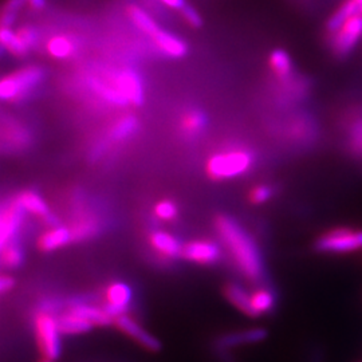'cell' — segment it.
I'll use <instances>...</instances> for the list:
<instances>
[{
    "label": "cell",
    "mask_w": 362,
    "mask_h": 362,
    "mask_svg": "<svg viewBox=\"0 0 362 362\" xmlns=\"http://www.w3.org/2000/svg\"><path fill=\"white\" fill-rule=\"evenodd\" d=\"M58 325L62 336L86 334L94 329V326L88 320L70 310H66L58 315Z\"/></svg>",
    "instance_id": "obj_21"
},
{
    "label": "cell",
    "mask_w": 362,
    "mask_h": 362,
    "mask_svg": "<svg viewBox=\"0 0 362 362\" xmlns=\"http://www.w3.org/2000/svg\"><path fill=\"white\" fill-rule=\"evenodd\" d=\"M133 299V290L125 282H113L105 288V310L113 318L127 313Z\"/></svg>",
    "instance_id": "obj_10"
},
{
    "label": "cell",
    "mask_w": 362,
    "mask_h": 362,
    "mask_svg": "<svg viewBox=\"0 0 362 362\" xmlns=\"http://www.w3.org/2000/svg\"><path fill=\"white\" fill-rule=\"evenodd\" d=\"M153 212H155L156 218L163 220V221H172L179 216L177 204L168 199L157 202L153 207Z\"/></svg>",
    "instance_id": "obj_30"
},
{
    "label": "cell",
    "mask_w": 362,
    "mask_h": 362,
    "mask_svg": "<svg viewBox=\"0 0 362 362\" xmlns=\"http://www.w3.org/2000/svg\"><path fill=\"white\" fill-rule=\"evenodd\" d=\"M224 297L233 305L235 309L246 314L248 317L254 318V311L251 306V293L236 282H228L223 288Z\"/></svg>",
    "instance_id": "obj_20"
},
{
    "label": "cell",
    "mask_w": 362,
    "mask_h": 362,
    "mask_svg": "<svg viewBox=\"0 0 362 362\" xmlns=\"http://www.w3.org/2000/svg\"><path fill=\"white\" fill-rule=\"evenodd\" d=\"M13 287H15V281H13V276L0 274V294H6V293L11 291Z\"/></svg>",
    "instance_id": "obj_35"
},
{
    "label": "cell",
    "mask_w": 362,
    "mask_h": 362,
    "mask_svg": "<svg viewBox=\"0 0 362 362\" xmlns=\"http://www.w3.org/2000/svg\"><path fill=\"white\" fill-rule=\"evenodd\" d=\"M356 3H357V6H358V8H360V11L362 13V0H354Z\"/></svg>",
    "instance_id": "obj_38"
},
{
    "label": "cell",
    "mask_w": 362,
    "mask_h": 362,
    "mask_svg": "<svg viewBox=\"0 0 362 362\" xmlns=\"http://www.w3.org/2000/svg\"><path fill=\"white\" fill-rule=\"evenodd\" d=\"M269 65L272 74L281 81H287L293 74V61L288 52L284 49H276L270 54Z\"/></svg>",
    "instance_id": "obj_27"
},
{
    "label": "cell",
    "mask_w": 362,
    "mask_h": 362,
    "mask_svg": "<svg viewBox=\"0 0 362 362\" xmlns=\"http://www.w3.org/2000/svg\"><path fill=\"white\" fill-rule=\"evenodd\" d=\"M67 310L73 311L82 318L88 320L94 327H106L113 325V317L104 308L90 305L86 302H76Z\"/></svg>",
    "instance_id": "obj_18"
},
{
    "label": "cell",
    "mask_w": 362,
    "mask_h": 362,
    "mask_svg": "<svg viewBox=\"0 0 362 362\" xmlns=\"http://www.w3.org/2000/svg\"><path fill=\"white\" fill-rule=\"evenodd\" d=\"M113 326L122 334L129 337L134 342H137L141 348L148 351H160L161 350V342L157 337L151 334L146 329H144L141 325L139 324L134 318H132L127 313L121 314L113 320Z\"/></svg>",
    "instance_id": "obj_8"
},
{
    "label": "cell",
    "mask_w": 362,
    "mask_h": 362,
    "mask_svg": "<svg viewBox=\"0 0 362 362\" xmlns=\"http://www.w3.org/2000/svg\"><path fill=\"white\" fill-rule=\"evenodd\" d=\"M25 263V250L13 239L4 243L0 248V264L4 269H19Z\"/></svg>",
    "instance_id": "obj_26"
},
{
    "label": "cell",
    "mask_w": 362,
    "mask_h": 362,
    "mask_svg": "<svg viewBox=\"0 0 362 362\" xmlns=\"http://www.w3.org/2000/svg\"><path fill=\"white\" fill-rule=\"evenodd\" d=\"M320 254H350L362 250V230L339 227L322 233L314 242Z\"/></svg>",
    "instance_id": "obj_5"
},
{
    "label": "cell",
    "mask_w": 362,
    "mask_h": 362,
    "mask_svg": "<svg viewBox=\"0 0 362 362\" xmlns=\"http://www.w3.org/2000/svg\"><path fill=\"white\" fill-rule=\"evenodd\" d=\"M33 324L40 356L52 361L59 360L62 354V333L59 330L58 317L52 311L42 309L35 313Z\"/></svg>",
    "instance_id": "obj_4"
},
{
    "label": "cell",
    "mask_w": 362,
    "mask_h": 362,
    "mask_svg": "<svg viewBox=\"0 0 362 362\" xmlns=\"http://www.w3.org/2000/svg\"><path fill=\"white\" fill-rule=\"evenodd\" d=\"M160 1H161L163 4H165L169 8L177 10V11H180L181 8L187 4L185 0H160Z\"/></svg>",
    "instance_id": "obj_36"
},
{
    "label": "cell",
    "mask_w": 362,
    "mask_h": 362,
    "mask_svg": "<svg viewBox=\"0 0 362 362\" xmlns=\"http://www.w3.org/2000/svg\"><path fill=\"white\" fill-rule=\"evenodd\" d=\"M127 13L129 16L130 22L149 38H152L156 33L161 28L149 13L144 11L141 7H139L136 4L128 6Z\"/></svg>",
    "instance_id": "obj_25"
},
{
    "label": "cell",
    "mask_w": 362,
    "mask_h": 362,
    "mask_svg": "<svg viewBox=\"0 0 362 362\" xmlns=\"http://www.w3.org/2000/svg\"><path fill=\"white\" fill-rule=\"evenodd\" d=\"M278 305V296L270 286H260L254 293H251V306L254 311V318L266 314H272Z\"/></svg>",
    "instance_id": "obj_19"
},
{
    "label": "cell",
    "mask_w": 362,
    "mask_h": 362,
    "mask_svg": "<svg viewBox=\"0 0 362 362\" xmlns=\"http://www.w3.org/2000/svg\"><path fill=\"white\" fill-rule=\"evenodd\" d=\"M38 362H55V361H52V360H49V358H43V357H42V358H40V360H39Z\"/></svg>",
    "instance_id": "obj_39"
},
{
    "label": "cell",
    "mask_w": 362,
    "mask_h": 362,
    "mask_svg": "<svg viewBox=\"0 0 362 362\" xmlns=\"http://www.w3.org/2000/svg\"><path fill=\"white\" fill-rule=\"evenodd\" d=\"M255 165L254 152L243 145H230L207 161V175L215 181L231 180L243 176Z\"/></svg>",
    "instance_id": "obj_2"
},
{
    "label": "cell",
    "mask_w": 362,
    "mask_h": 362,
    "mask_svg": "<svg viewBox=\"0 0 362 362\" xmlns=\"http://www.w3.org/2000/svg\"><path fill=\"white\" fill-rule=\"evenodd\" d=\"M25 214H30L33 216H37L42 220L46 219L49 215H52L50 207L47 202L35 191L26 189L18 194L13 200Z\"/></svg>",
    "instance_id": "obj_17"
},
{
    "label": "cell",
    "mask_w": 362,
    "mask_h": 362,
    "mask_svg": "<svg viewBox=\"0 0 362 362\" xmlns=\"http://www.w3.org/2000/svg\"><path fill=\"white\" fill-rule=\"evenodd\" d=\"M151 39L155 42L156 47L169 58L180 59L188 54V45L164 28H160Z\"/></svg>",
    "instance_id": "obj_16"
},
{
    "label": "cell",
    "mask_w": 362,
    "mask_h": 362,
    "mask_svg": "<svg viewBox=\"0 0 362 362\" xmlns=\"http://www.w3.org/2000/svg\"><path fill=\"white\" fill-rule=\"evenodd\" d=\"M266 338H267V330L263 327H252V329H246V330H239V332H233V333H228V334L220 337L219 339L216 341V349L224 354L228 350L259 344V342L264 341Z\"/></svg>",
    "instance_id": "obj_11"
},
{
    "label": "cell",
    "mask_w": 362,
    "mask_h": 362,
    "mask_svg": "<svg viewBox=\"0 0 362 362\" xmlns=\"http://www.w3.org/2000/svg\"><path fill=\"white\" fill-rule=\"evenodd\" d=\"M46 78V70L38 65H28L0 78V101L15 103L28 97Z\"/></svg>",
    "instance_id": "obj_3"
},
{
    "label": "cell",
    "mask_w": 362,
    "mask_h": 362,
    "mask_svg": "<svg viewBox=\"0 0 362 362\" xmlns=\"http://www.w3.org/2000/svg\"><path fill=\"white\" fill-rule=\"evenodd\" d=\"M16 34L19 35V38L26 43V46L30 50L35 49V46L38 45L39 33L38 30L34 26L26 25V26L19 27L16 30Z\"/></svg>",
    "instance_id": "obj_33"
},
{
    "label": "cell",
    "mask_w": 362,
    "mask_h": 362,
    "mask_svg": "<svg viewBox=\"0 0 362 362\" xmlns=\"http://www.w3.org/2000/svg\"><path fill=\"white\" fill-rule=\"evenodd\" d=\"M357 13H361L357 3L354 0H345L327 19V22H326L327 35H333L349 21L351 16H354Z\"/></svg>",
    "instance_id": "obj_23"
},
{
    "label": "cell",
    "mask_w": 362,
    "mask_h": 362,
    "mask_svg": "<svg viewBox=\"0 0 362 362\" xmlns=\"http://www.w3.org/2000/svg\"><path fill=\"white\" fill-rule=\"evenodd\" d=\"M214 227L219 235L220 242L228 250V254L242 275L255 284L263 281L266 276L264 259L258 243L247 233L246 228L235 218L226 214L216 215Z\"/></svg>",
    "instance_id": "obj_1"
},
{
    "label": "cell",
    "mask_w": 362,
    "mask_h": 362,
    "mask_svg": "<svg viewBox=\"0 0 362 362\" xmlns=\"http://www.w3.org/2000/svg\"><path fill=\"white\" fill-rule=\"evenodd\" d=\"M350 143L353 149L362 155V119H357L353 122L350 129Z\"/></svg>",
    "instance_id": "obj_34"
},
{
    "label": "cell",
    "mask_w": 362,
    "mask_h": 362,
    "mask_svg": "<svg viewBox=\"0 0 362 362\" xmlns=\"http://www.w3.org/2000/svg\"><path fill=\"white\" fill-rule=\"evenodd\" d=\"M27 4L34 11H42L47 4V0H27Z\"/></svg>",
    "instance_id": "obj_37"
},
{
    "label": "cell",
    "mask_w": 362,
    "mask_h": 362,
    "mask_svg": "<svg viewBox=\"0 0 362 362\" xmlns=\"http://www.w3.org/2000/svg\"><path fill=\"white\" fill-rule=\"evenodd\" d=\"M148 242H149V246L152 247V250L161 258H181V251L184 245H181L180 240L172 233L156 230L153 233H149Z\"/></svg>",
    "instance_id": "obj_12"
},
{
    "label": "cell",
    "mask_w": 362,
    "mask_h": 362,
    "mask_svg": "<svg viewBox=\"0 0 362 362\" xmlns=\"http://www.w3.org/2000/svg\"><path fill=\"white\" fill-rule=\"evenodd\" d=\"M330 37V46L338 57H346L357 46L362 37V13L351 16L349 21Z\"/></svg>",
    "instance_id": "obj_7"
},
{
    "label": "cell",
    "mask_w": 362,
    "mask_h": 362,
    "mask_svg": "<svg viewBox=\"0 0 362 362\" xmlns=\"http://www.w3.org/2000/svg\"><path fill=\"white\" fill-rule=\"evenodd\" d=\"M86 83H88L89 89L106 104L112 105L115 107H125V106L129 105L127 98L107 79L95 77V76H89L86 78Z\"/></svg>",
    "instance_id": "obj_13"
},
{
    "label": "cell",
    "mask_w": 362,
    "mask_h": 362,
    "mask_svg": "<svg viewBox=\"0 0 362 362\" xmlns=\"http://www.w3.org/2000/svg\"><path fill=\"white\" fill-rule=\"evenodd\" d=\"M208 117L202 109H188L181 116L179 128L184 139L194 140L207 129Z\"/></svg>",
    "instance_id": "obj_15"
},
{
    "label": "cell",
    "mask_w": 362,
    "mask_h": 362,
    "mask_svg": "<svg viewBox=\"0 0 362 362\" xmlns=\"http://www.w3.org/2000/svg\"><path fill=\"white\" fill-rule=\"evenodd\" d=\"M46 50L55 59H69L76 55L78 45L76 40L66 35H55L47 40Z\"/></svg>",
    "instance_id": "obj_24"
},
{
    "label": "cell",
    "mask_w": 362,
    "mask_h": 362,
    "mask_svg": "<svg viewBox=\"0 0 362 362\" xmlns=\"http://www.w3.org/2000/svg\"><path fill=\"white\" fill-rule=\"evenodd\" d=\"M26 3L27 0H6L0 10V27L11 28Z\"/></svg>",
    "instance_id": "obj_29"
},
{
    "label": "cell",
    "mask_w": 362,
    "mask_h": 362,
    "mask_svg": "<svg viewBox=\"0 0 362 362\" xmlns=\"http://www.w3.org/2000/svg\"><path fill=\"white\" fill-rule=\"evenodd\" d=\"M140 128V122L134 116L119 117L116 119L107 132V140L110 143H122L133 137Z\"/></svg>",
    "instance_id": "obj_22"
},
{
    "label": "cell",
    "mask_w": 362,
    "mask_h": 362,
    "mask_svg": "<svg viewBox=\"0 0 362 362\" xmlns=\"http://www.w3.org/2000/svg\"><path fill=\"white\" fill-rule=\"evenodd\" d=\"M274 194H275V188L272 185H270V184H259L250 191L248 199L252 204L259 206V204H264L269 200H272Z\"/></svg>",
    "instance_id": "obj_31"
},
{
    "label": "cell",
    "mask_w": 362,
    "mask_h": 362,
    "mask_svg": "<svg viewBox=\"0 0 362 362\" xmlns=\"http://www.w3.org/2000/svg\"><path fill=\"white\" fill-rule=\"evenodd\" d=\"M0 46L19 58L26 57L31 52L26 43L19 38L16 31H13L10 27H0Z\"/></svg>",
    "instance_id": "obj_28"
},
{
    "label": "cell",
    "mask_w": 362,
    "mask_h": 362,
    "mask_svg": "<svg viewBox=\"0 0 362 362\" xmlns=\"http://www.w3.org/2000/svg\"><path fill=\"white\" fill-rule=\"evenodd\" d=\"M181 258L200 266H214L223 258V252L218 243L212 240L197 239L182 246Z\"/></svg>",
    "instance_id": "obj_9"
},
{
    "label": "cell",
    "mask_w": 362,
    "mask_h": 362,
    "mask_svg": "<svg viewBox=\"0 0 362 362\" xmlns=\"http://www.w3.org/2000/svg\"><path fill=\"white\" fill-rule=\"evenodd\" d=\"M179 13H180L182 21L191 28H200L203 26L202 15L191 4H185Z\"/></svg>",
    "instance_id": "obj_32"
},
{
    "label": "cell",
    "mask_w": 362,
    "mask_h": 362,
    "mask_svg": "<svg viewBox=\"0 0 362 362\" xmlns=\"http://www.w3.org/2000/svg\"><path fill=\"white\" fill-rule=\"evenodd\" d=\"M71 242H74V238L70 227H64L59 224L55 227H49V230L40 233L37 246L42 252H52L64 248Z\"/></svg>",
    "instance_id": "obj_14"
},
{
    "label": "cell",
    "mask_w": 362,
    "mask_h": 362,
    "mask_svg": "<svg viewBox=\"0 0 362 362\" xmlns=\"http://www.w3.org/2000/svg\"><path fill=\"white\" fill-rule=\"evenodd\" d=\"M110 82L127 98L128 104L139 107L145 103L143 77L136 70L128 67L117 70L113 73Z\"/></svg>",
    "instance_id": "obj_6"
}]
</instances>
